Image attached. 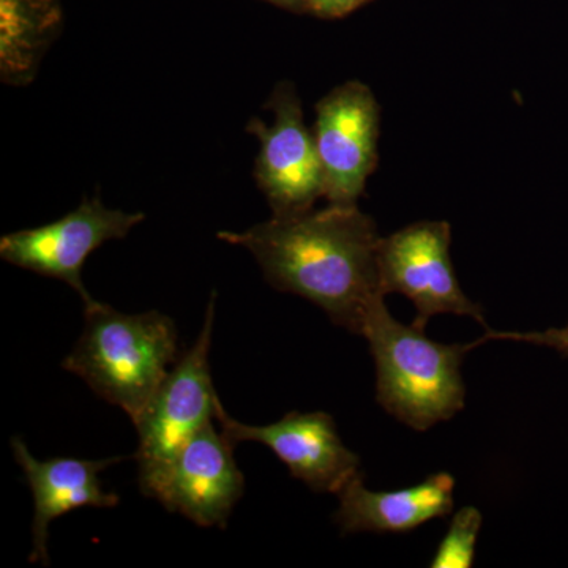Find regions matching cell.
<instances>
[{"label":"cell","instance_id":"1","mask_svg":"<svg viewBox=\"0 0 568 568\" xmlns=\"http://www.w3.org/2000/svg\"><path fill=\"white\" fill-rule=\"evenodd\" d=\"M253 254L264 278L283 293L323 308L332 323L364 335L366 320L384 302L376 223L357 204L272 216L244 233L216 234Z\"/></svg>","mask_w":568,"mask_h":568},{"label":"cell","instance_id":"2","mask_svg":"<svg viewBox=\"0 0 568 568\" xmlns=\"http://www.w3.org/2000/svg\"><path fill=\"white\" fill-rule=\"evenodd\" d=\"M84 331L62 368L136 420L178 362L174 321L156 310L126 315L99 301L84 306Z\"/></svg>","mask_w":568,"mask_h":568},{"label":"cell","instance_id":"3","mask_svg":"<svg viewBox=\"0 0 568 568\" xmlns=\"http://www.w3.org/2000/svg\"><path fill=\"white\" fill-rule=\"evenodd\" d=\"M376 366V402L416 429L450 420L465 409L462 364L470 345H440L416 324L398 323L386 302L366 320L364 335Z\"/></svg>","mask_w":568,"mask_h":568},{"label":"cell","instance_id":"4","mask_svg":"<svg viewBox=\"0 0 568 568\" xmlns=\"http://www.w3.org/2000/svg\"><path fill=\"white\" fill-rule=\"evenodd\" d=\"M216 294L212 293L203 331L171 366L155 394L133 422L140 436L138 481L148 485L204 425L216 420L220 398L213 387L211 354Z\"/></svg>","mask_w":568,"mask_h":568},{"label":"cell","instance_id":"5","mask_svg":"<svg viewBox=\"0 0 568 568\" xmlns=\"http://www.w3.org/2000/svg\"><path fill=\"white\" fill-rule=\"evenodd\" d=\"M447 222H418L381 239L379 267L384 294H403L416 305L413 324L425 328L436 315L470 316L487 327L481 306L462 287L450 260ZM488 331V327H487Z\"/></svg>","mask_w":568,"mask_h":568},{"label":"cell","instance_id":"6","mask_svg":"<svg viewBox=\"0 0 568 568\" xmlns=\"http://www.w3.org/2000/svg\"><path fill=\"white\" fill-rule=\"evenodd\" d=\"M234 447V440L209 422L141 488L142 495L194 525L224 528L245 491Z\"/></svg>","mask_w":568,"mask_h":568},{"label":"cell","instance_id":"7","mask_svg":"<svg viewBox=\"0 0 568 568\" xmlns=\"http://www.w3.org/2000/svg\"><path fill=\"white\" fill-rule=\"evenodd\" d=\"M144 219V213L108 209L99 196L92 197L58 222L3 235L0 256L17 267L61 280L80 294L84 306L91 305L97 298L82 282L85 261L106 242L126 237Z\"/></svg>","mask_w":568,"mask_h":568},{"label":"cell","instance_id":"8","mask_svg":"<svg viewBox=\"0 0 568 568\" xmlns=\"http://www.w3.org/2000/svg\"><path fill=\"white\" fill-rule=\"evenodd\" d=\"M267 108L275 115L272 125L252 119L246 126L260 141L257 185L275 216L312 211L317 197L323 196V166L315 134L306 129L293 85L282 82Z\"/></svg>","mask_w":568,"mask_h":568},{"label":"cell","instance_id":"9","mask_svg":"<svg viewBox=\"0 0 568 568\" xmlns=\"http://www.w3.org/2000/svg\"><path fill=\"white\" fill-rule=\"evenodd\" d=\"M315 141L323 166V196L354 205L376 166L379 108L368 85L345 82L317 103Z\"/></svg>","mask_w":568,"mask_h":568},{"label":"cell","instance_id":"10","mask_svg":"<svg viewBox=\"0 0 568 568\" xmlns=\"http://www.w3.org/2000/svg\"><path fill=\"white\" fill-rule=\"evenodd\" d=\"M216 422L235 444L250 440L271 448L291 476L313 491L336 495L361 473V458L343 444L328 414L294 410L275 424L254 426L235 420L220 403Z\"/></svg>","mask_w":568,"mask_h":568},{"label":"cell","instance_id":"11","mask_svg":"<svg viewBox=\"0 0 568 568\" xmlns=\"http://www.w3.org/2000/svg\"><path fill=\"white\" fill-rule=\"evenodd\" d=\"M14 459L24 473L33 497L31 562L50 564L48 537L54 519L81 507H118L121 497L106 491L100 474L122 457L108 459H37L20 436L11 439Z\"/></svg>","mask_w":568,"mask_h":568},{"label":"cell","instance_id":"12","mask_svg":"<svg viewBox=\"0 0 568 568\" xmlns=\"http://www.w3.org/2000/svg\"><path fill=\"white\" fill-rule=\"evenodd\" d=\"M455 478L435 474L416 487L398 491H369L364 474L351 478L336 493V525L343 534H405L428 521L446 518L454 510Z\"/></svg>","mask_w":568,"mask_h":568},{"label":"cell","instance_id":"13","mask_svg":"<svg viewBox=\"0 0 568 568\" xmlns=\"http://www.w3.org/2000/svg\"><path fill=\"white\" fill-rule=\"evenodd\" d=\"M58 0H0V74L9 84L36 77L48 44L58 33Z\"/></svg>","mask_w":568,"mask_h":568},{"label":"cell","instance_id":"14","mask_svg":"<svg viewBox=\"0 0 568 568\" xmlns=\"http://www.w3.org/2000/svg\"><path fill=\"white\" fill-rule=\"evenodd\" d=\"M480 510L476 507H463L452 518L446 536L440 540L435 558L429 567L433 568H469L476 558V545L480 532Z\"/></svg>","mask_w":568,"mask_h":568},{"label":"cell","instance_id":"15","mask_svg":"<svg viewBox=\"0 0 568 568\" xmlns=\"http://www.w3.org/2000/svg\"><path fill=\"white\" fill-rule=\"evenodd\" d=\"M491 339H510V342L530 343V345L552 347L564 357H568V324L562 328H548L545 332H528V334H518V332H495L487 331V335L478 342L470 343V347L484 345Z\"/></svg>","mask_w":568,"mask_h":568},{"label":"cell","instance_id":"16","mask_svg":"<svg viewBox=\"0 0 568 568\" xmlns=\"http://www.w3.org/2000/svg\"><path fill=\"white\" fill-rule=\"evenodd\" d=\"M365 0H312V7L323 17H343L357 9Z\"/></svg>","mask_w":568,"mask_h":568},{"label":"cell","instance_id":"17","mask_svg":"<svg viewBox=\"0 0 568 568\" xmlns=\"http://www.w3.org/2000/svg\"><path fill=\"white\" fill-rule=\"evenodd\" d=\"M272 2L282 3V6L297 7L306 2V0H272ZM308 2H312V0H308Z\"/></svg>","mask_w":568,"mask_h":568}]
</instances>
